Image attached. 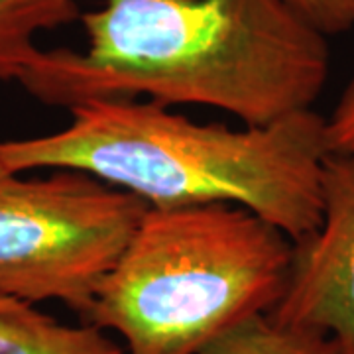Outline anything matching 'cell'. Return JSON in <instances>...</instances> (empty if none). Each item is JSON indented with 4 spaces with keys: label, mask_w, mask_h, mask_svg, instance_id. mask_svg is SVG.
I'll return each mask as SVG.
<instances>
[{
    "label": "cell",
    "mask_w": 354,
    "mask_h": 354,
    "mask_svg": "<svg viewBox=\"0 0 354 354\" xmlns=\"http://www.w3.org/2000/svg\"><path fill=\"white\" fill-rule=\"evenodd\" d=\"M268 315L354 354V150L325 158L321 223L293 242L286 290Z\"/></svg>",
    "instance_id": "obj_5"
},
{
    "label": "cell",
    "mask_w": 354,
    "mask_h": 354,
    "mask_svg": "<svg viewBox=\"0 0 354 354\" xmlns=\"http://www.w3.org/2000/svg\"><path fill=\"white\" fill-rule=\"evenodd\" d=\"M69 114L62 130L0 142V167L85 171L150 207L239 205L293 242L321 223L330 146L327 118L313 109L242 128L201 124L144 99L85 101Z\"/></svg>",
    "instance_id": "obj_2"
},
{
    "label": "cell",
    "mask_w": 354,
    "mask_h": 354,
    "mask_svg": "<svg viewBox=\"0 0 354 354\" xmlns=\"http://www.w3.org/2000/svg\"><path fill=\"white\" fill-rule=\"evenodd\" d=\"M330 152L354 150V79L342 91L335 111L327 118Z\"/></svg>",
    "instance_id": "obj_10"
},
{
    "label": "cell",
    "mask_w": 354,
    "mask_h": 354,
    "mask_svg": "<svg viewBox=\"0 0 354 354\" xmlns=\"http://www.w3.org/2000/svg\"><path fill=\"white\" fill-rule=\"evenodd\" d=\"M199 354H339L329 341L256 315L218 337Z\"/></svg>",
    "instance_id": "obj_8"
},
{
    "label": "cell",
    "mask_w": 354,
    "mask_h": 354,
    "mask_svg": "<svg viewBox=\"0 0 354 354\" xmlns=\"http://www.w3.org/2000/svg\"><path fill=\"white\" fill-rule=\"evenodd\" d=\"M291 256L286 232L239 205L150 207L85 319L127 354H199L278 305Z\"/></svg>",
    "instance_id": "obj_3"
},
{
    "label": "cell",
    "mask_w": 354,
    "mask_h": 354,
    "mask_svg": "<svg viewBox=\"0 0 354 354\" xmlns=\"http://www.w3.org/2000/svg\"><path fill=\"white\" fill-rule=\"evenodd\" d=\"M0 354H127L101 327L67 325L34 304L0 295Z\"/></svg>",
    "instance_id": "obj_6"
},
{
    "label": "cell",
    "mask_w": 354,
    "mask_h": 354,
    "mask_svg": "<svg viewBox=\"0 0 354 354\" xmlns=\"http://www.w3.org/2000/svg\"><path fill=\"white\" fill-rule=\"evenodd\" d=\"M79 22L85 50L39 48L18 79L44 104L144 99L260 127L313 109L330 73L329 36L288 0H102Z\"/></svg>",
    "instance_id": "obj_1"
},
{
    "label": "cell",
    "mask_w": 354,
    "mask_h": 354,
    "mask_svg": "<svg viewBox=\"0 0 354 354\" xmlns=\"http://www.w3.org/2000/svg\"><path fill=\"white\" fill-rule=\"evenodd\" d=\"M325 36L354 30V0H288Z\"/></svg>",
    "instance_id": "obj_9"
},
{
    "label": "cell",
    "mask_w": 354,
    "mask_h": 354,
    "mask_svg": "<svg viewBox=\"0 0 354 354\" xmlns=\"http://www.w3.org/2000/svg\"><path fill=\"white\" fill-rule=\"evenodd\" d=\"M150 205L99 177L0 167V295L87 315Z\"/></svg>",
    "instance_id": "obj_4"
},
{
    "label": "cell",
    "mask_w": 354,
    "mask_h": 354,
    "mask_svg": "<svg viewBox=\"0 0 354 354\" xmlns=\"http://www.w3.org/2000/svg\"><path fill=\"white\" fill-rule=\"evenodd\" d=\"M81 0H0V83L22 77L38 38L81 20Z\"/></svg>",
    "instance_id": "obj_7"
}]
</instances>
